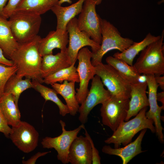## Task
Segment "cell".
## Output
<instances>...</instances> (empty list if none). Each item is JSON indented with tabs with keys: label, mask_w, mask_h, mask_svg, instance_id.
<instances>
[{
	"label": "cell",
	"mask_w": 164,
	"mask_h": 164,
	"mask_svg": "<svg viewBox=\"0 0 164 164\" xmlns=\"http://www.w3.org/2000/svg\"><path fill=\"white\" fill-rule=\"evenodd\" d=\"M37 35L32 40L23 43H19L10 60L18 68L16 74L18 76L29 78L43 83L41 74L42 57L39 50V44L41 39Z\"/></svg>",
	"instance_id": "obj_1"
},
{
	"label": "cell",
	"mask_w": 164,
	"mask_h": 164,
	"mask_svg": "<svg viewBox=\"0 0 164 164\" xmlns=\"http://www.w3.org/2000/svg\"><path fill=\"white\" fill-rule=\"evenodd\" d=\"M147 109V107L143 108L134 118L123 121L104 142L108 144H113L114 148H118L121 144L125 146L131 142L135 135L143 129H149L152 133H155L153 120L146 117Z\"/></svg>",
	"instance_id": "obj_2"
},
{
	"label": "cell",
	"mask_w": 164,
	"mask_h": 164,
	"mask_svg": "<svg viewBox=\"0 0 164 164\" xmlns=\"http://www.w3.org/2000/svg\"><path fill=\"white\" fill-rule=\"evenodd\" d=\"M163 30L161 38L149 44L141 51L133 65L140 74L161 76L164 73Z\"/></svg>",
	"instance_id": "obj_3"
},
{
	"label": "cell",
	"mask_w": 164,
	"mask_h": 164,
	"mask_svg": "<svg viewBox=\"0 0 164 164\" xmlns=\"http://www.w3.org/2000/svg\"><path fill=\"white\" fill-rule=\"evenodd\" d=\"M102 41L99 49L92 53L91 62L95 66L102 63L104 55L108 51L116 49L122 52L134 42L132 39L122 37L118 29L105 19H101Z\"/></svg>",
	"instance_id": "obj_4"
},
{
	"label": "cell",
	"mask_w": 164,
	"mask_h": 164,
	"mask_svg": "<svg viewBox=\"0 0 164 164\" xmlns=\"http://www.w3.org/2000/svg\"><path fill=\"white\" fill-rule=\"evenodd\" d=\"M9 18L11 30L18 43L29 41L38 35L41 23L40 15L14 12Z\"/></svg>",
	"instance_id": "obj_5"
},
{
	"label": "cell",
	"mask_w": 164,
	"mask_h": 164,
	"mask_svg": "<svg viewBox=\"0 0 164 164\" xmlns=\"http://www.w3.org/2000/svg\"><path fill=\"white\" fill-rule=\"evenodd\" d=\"M94 67L95 74L98 76L111 96L130 99L131 86L111 66L102 63Z\"/></svg>",
	"instance_id": "obj_6"
},
{
	"label": "cell",
	"mask_w": 164,
	"mask_h": 164,
	"mask_svg": "<svg viewBox=\"0 0 164 164\" xmlns=\"http://www.w3.org/2000/svg\"><path fill=\"white\" fill-rule=\"evenodd\" d=\"M130 99L113 96L102 104L101 115L103 124L113 132L125 121L129 108Z\"/></svg>",
	"instance_id": "obj_7"
},
{
	"label": "cell",
	"mask_w": 164,
	"mask_h": 164,
	"mask_svg": "<svg viewBox=\"0 0 164 164\" xmlns=\"http://www.w3.org/2000/svg\"><path fill=\"white\" fill-rule=\"evenodd\" d=\"M96 5L97 0H85L77 19V24L80 31L101 45L102 41L101 18L96 12Z\"/></svg>",
	"instance_id": "obj_8"
},
{
	"label": "cell",
	"mask_w": 164,
	"mask_h": 164,
	"mask_svg": "<svg viewBox=\"0 0 164 164\" xmlns=\"http://www.w3.org/2000/svg\"><path fill=\"white\" fill-rule=\"evenodd\" d=\"M68 33L69 45L67 52L71 65L75 63L79 50L86 46L91 47L92 53L97 52L100 45L96 43L79 29L77 18L75 17L71 20L67 25Z\"/></svg>",
	"instance_id": "obj_9"
},
{
	"label": "cell",
	"mask_w": 164,
	"mask_h": 164,
	"mask_svg": "<svg viewBox=\"0 0 164 164\" xmlns=\"http://www.w3.org/2000/svg\"><path fill=\"white\" fill-rule=\"evenodd\" d=\"M59 122L62 130L61 135L53 138L46 137L43 139L41 143L44 148L54 149L57 152V159L63 163L66 164L69 163L68 155L71 145L85 126L84 124H81L73 130L67 131L65 122L62 120Z\"/></svg>",
	"instance_id": "obj_10"
},
{
	"label": "cell",
	"mask_w": 164,
	"mask_h": 164,
	"mask_svg": "<svg viewBox=\"0 0 164 164\" xmlns=\"http://www.w3.org/2000/svg\"><path fill=\"white\" fill-rule=\"evenodd\" d=\"M92 56V52L86 47L81 49L77 55L78 65L76 70L80 84L79 88L77 90L76 97L79 104H82L85 100L89 91V81L95 75L94 67L91 62Z\"/></svg>",
	"instance_id": "obj_11"
},
{
	"label": "cell",
	"mask_w": 164,
	"mask_h": 164,
	"mask_svg": "<svg viewBox=\"0 0 164 164\" xmlns=\"http://www.w3.org/2000/svg\"><path fill=\"white\" fill-rule=\"evenodd\" d=\"M111 96L110 92L104 88L100 78L95 75L92 79L90 90L79 108L78 119L81 124H84L87 122L88 115L94 107L102 104Z\"/></svg>",
	"instance_id": "obj_12"
},
{
	"label": "cell",
	"mask_w": 164,
	"mask_h": 164,
	"mask_svg": "<svg viewBox=\"0 0 164 164\" xmlns=\"http://www.w3.org/2000/svg\"><path fill=\"white\" fill-rule=\"evenodd\" d=\"M9 138L20 150L28 153L38 146L39 134L33 126L21 121L17 125L12 127Z\"/></svg>",
	"instance_id": "obj_13"
},
{
	"label": "cell",
	"mask_w": 164,
	"mask_h": 164,
	"mask_svg": "<svg viewBox=\"0 0 164 164\" xmlns=\"http://www.w3.org/2000/svg\"><path fill=\"white\" fill-rule=\"evenodd\" d=\"M147 75V83L149 91L148 99L150 109L148 112H146L145 116L147 118L153 120L155 125V133L159 141L163 143L164 136L162 130L164 129L161 125V113L164 108L162 106H159L157 103L156 94L159 86L155 80L154 75Z\"/></svg>",
	"instance_id": "obj_14"
},
{
	"label": "cell",
	"mask_w": 164,
	"mask_h": 164,
	"mask_svg": "<svg viewBox=\"0 0 164 164\" xmlns=\"http://www.w3.org/2000/svg\"><path fill=\"white\" fill-rule=\"evenodd\" d=\"M69 163L71 164H91L92 162L91 147L86 137L77 136L70 147Z\"/></svg>",
	"instance_id": "obj_15"
},
{
	"label": "cell",
	"mask_w": 164,
	"mask_h": 164,
	"mask_svg": "<svg viewBox=\"0 0 164 164\" xmlns=\"http://www.w3.org/2000/svg\"><path fill=\"white\" fill-rule=\"evenodd\" d=\"M68 33L67 30L56 29L50 31L45 38H41L39 44V50L41 56L52 54L53 50L59 49L60 51L67 50L68 43Z\"/></svg>",
	"instance_id": "obj_16"
},
{
	"label": "cell",
	"mask_w": 164,
	"mask_h": 164,
	"mask_svg": "<svg viewBox=\"0 0 164 164\" xmlns=\"http://www.w3.org/2000/svg\"><path fill=\"white\" fill-rule=\"evenodd\" d=\"M146 130L147 129L142 130L134 141L124 146L123 147L113 148L109 145H105L103 147L102 151L105 154L120 157L122 164H127L134 157L144 152L142 150L141 144Z\"/></svg>",
	"instance_id": "obj_17"
},
{
	"label": "cell",
	"mask_w": 164,
	"mask_h": 164,
	"mask_svg": "<svg viewBox=\"0 0 164 164\" xmlns=\"http://www.w3.org/2000/svg\"><path fill=\"white\" fill-rule=\"evenodd\" d=\"M131 86L130 99L125 121H128L132 117L136 116L142 109L149 105L146 94L147 82L131 84Z\"/></svg>",
	"instance_id": "obj_18"
},
{
	"label": "cell",
	"mask_w": 164,
	"mask_h": 164,
	"mask_svg": "<svg viewBox=\"0 0 164 164\" xmlns=\"http://www.w3.org/2000/svg\"><path fill=\"white\" fill-rule=\"evenodd\" d=\"M67 51H60L55 55L53 54L42 57L41 74L43 79L64 68L70 66Z\"/></svg>",
	"instance_id": "obj_19"
},
{
	"label": "cell",
	"mask_w": 164,
	"mask_h": 164,
	"mask_svg": "<svg viewBox=\"0 0 164 164\" xmlns=\"http://www.w3.org/2000/svg\"><path fill=\"white\" fill-rule=\"evenodd\" d=\"M85 0H79L71 5L63 7L57 4L52 8L51 10L57 19L56 29L67 30L68 22L81 12Z\"/></svg>",
	"instance_id": "obj_20"
},
{
	"label": "cell",
	"mask_w": 164,
	"mask_h": 164,
	"mask_svg": "<svg viewBox=\"0 0 164 164\" xmlns=\"http://www.w3.org/2000/svg\"><path fill=\"white\" fill-rule=\"evenodd\" d=\"M51 85L57 94L64 99L70 114L73 116L75 115L78 111L80 106L76 97L75 82L65 80L62 84L56 83Z\"/></svg>",
	"instance_id": "obj_21"
},
{
	"label": "cell",
	"mask_w": 164,
	"mask_h": 164,
	"mask_svg": "<svg viewBox=\"0 0 164 164\" xmlns=\"http://www.w3.org/2000/svg\"><path fill=\"white\" fill-rule=\"evenodd\" d=\"M18 44L12 33L8 20L0 15V48L6 58L10 60Z\"/></svg>",
	"instance_id": "obj_22"
},
{
	"label": "cell",
	"mask_w": 164,
	"mask_h": 164,
	"mask_svg": "<svg viewBox=\"0 0 164 164\" xmlns=\"http://www.w3.org/2000/svg\"><path fill=\"white\" fill-rule=\"evenodd\" d=\"M161 35L155 36L148 33L141 41L133 43L122 52H117L113 56L125 61L129 65L133 66L134 59L138 53L151 43L159 39Z\"/></svg>",
	"instance_id": "obj_23"
},
{
	"label": "cell",
	"mask_w": 164,
	"mask_h": 164,
	"mask_svg": "<svg viewBox=\"0 0 164 164\" xmlns=\"http://www.w3.org/2000/svg\"><path fill=\"white\" fill-rule=\"evenodd\" d=\"M60 0H21L14 12L41 15L58 4Z\"/></svg>",
	"instance_id": "obj_24"
},
{
	"label": "cell",
	"mask_w": 164,
	"mask_h": 164,
	"mask_svg": "<svg viewBox=\"0 0 164 164\" xmlns=\"http://www.w3.org/2000/svg\"><path fill=\"white\" fill-rule=\"evenodd\" d=\"M0 108L9 125L16 126L20 121L18 106L12 94L4 93L0 97Z\"/></svg>",
	"instance_id": "obj_25"
},
{
	"label": "cell",
	"mask_w": 164,
	"mask_h": 164,
	"mask_svg": "<svg viewBox=\"0 0 164 164\" xmlns=\"http://www.w3.org/2000/svg\"><path fill=\"white\" fill-rule=\"evenodd\" d=\"M106 61L107 63L116 70L122 77L131 84L138 83L139 74L133 66H130L125 61L109 56Z\"/></svg>",
	"instance_id": "obj_26"
},
{
	"label": "cell",
	"mask_w": 164,
	"mask_h": 164,
	"mask_svg": "<svg viewBox=\"0 0 164 164\" xmlns=\"http://www.w3.org/2000/svg\"><path fill=\"white\" fill-rule=\"evenodd\" d=\"M32 84L31 79L18 76L16 74L12 76L6 82L4 88V93L12 95L16 104L18 102L21 93L25 90L32 88Z\"/></svg>",
	"instance_id": "obj_27"
},
{
	"label": "cell",
	"mask_w": 164,
	"mask_h": 164,
	"mask_svg": "<svg viewBox=\"0 0 164 164\" xmlns=\"http://www.w3.org/2000/svg\"><path fill=\"white\" fill-rule=\"evenodd\" d=\"M32 87L39 92L45 101H50L55 103L58 107L59 113L64 117L69 113L66 104H63L57 96V93L53 89L43 85L38 81L32 80Z\"/></svg>",
	"instance_id": "obj_28"
},
{
	"label": "cell",
	"mask_w": 164,
	"mask_h": 164,
	"mask_svg": "<svg viewBox=\"0 0 164 164\" xmlns=\"http://www.w3.org/2000/svg\"><path fill=\"white\" fill-rule=\"evenodd\" d=\"M73 63L70 66L62 69L43 79V83L48 85L67 80L69 82H79V76L76 68Z\"/></svg>",
	"instance_id": "obj_29"
},
{
	"label": "cell",
	"mask_w": 164,
	"mask_h": 164,
	"mask_svg": "<svg viewBox=\"0 0 164 164\" xmlns=\"http://www.w3.org/2000/svg\"><path fill=\"white\" fill-rule=\"evenodd\" d=\"M17 69L15 65L8 66L0 63V97L4 94L6 82L12 76L16 73Z\"/></svg>",
	"instance_id": "obj_30"
},
{
	"label": "cell",
	"mask_w": 164,
	"mask_h": 164,
	"mask_svg": "<svg viewBox=\"0 0 164 164\" xmlns=\"http://www.w3.org/2000/svg\"><path fill=\"white\" fill-rule=\"evenodd\" d=\"M83 129L85 130V136L88 139L91 145L92 156V164H101V157L99 155V152L95 147L93 141L85 127Z\"/></svg>",
	"instance_id": "obj_31"
},
{
	"label": "cell",
	"mask_w": 164,
	"mask_h": 164,
	"mask_svg": "<svg viewBox=\"0 0 164 164\" xmlns=\"http://www.w3.org/2000/svg\"><path fill=\"white\" fill-rule=\"evenodd\" d=\"M21 0H9L3 10L4 16L9 18L14 12L15 9Z\"/></svg>",
	"instance_id": "obj_32"
},
{
	"label": "cell",
	"mask_w": 164,
	"mask_h": 164,
	"mask_svg": "<svg viewBox=\"0 0 164 164\" xmlns=\"http://www.w3.org/2000/svg\"><path fill=\"white\" fill-rule=\"evenodd\" d=\"M12 128L9 127L0 108V132L7 137H9Z\"/></svg>",
	"instance_id": "obj_33"
},
{
	"label": "cell",
	"mask_w": 164,
	"mask_h": 164,
	"mask_svg": "<svg viewBox=\"0 0 164 164\" xmlns=\"http://www.w3.org/2000/svg\"><path fill=\"white\" fill-rule=\"evenodd\" d=\"M51 151L46 152H38L34 155L32 156L30 158L26 161L23 160L22 163L24 164H34L37 159L39 157L43 156L48 153H50Z\"/></svg>",
	"instance_id": "obj_34"
},
{
	"label": "cell",
	"mask_w": 164,
	"mask_h": 164,
	"mask_svg": "<svg viewBox=\"0 0 164 164\" xmlns=\"http://www.w3.org/2000/svg\"><path fill=\"white\" fill-rule=\"evenodd\" d=\"M0 63L8 66L14 65L13 62L6 57L2 50L0 48Z\"/></svg>",
	"instance_id": "obj_35"
},
{
	"label": "cell",
	"mask_w": 164,
	"mask_h": 164,
	"mask_svg": "<svg viewBox=\"0 0 164 164\" xmlns=\"http://www.w3.org/2000/svg\"><path fill=\"white\" fill-rule=\"evenodd\" d=\"M155 80L156 83L158 84L161 89L164 90V76H155Z\"/></svg>",
	"instance_id": "obj_36"
},
{
	"label": "cell",
	"mask_w": 164,
	"mask_h": 164,
	"mask_svg": "<svg viewBox=\"0 0 164 164\" xmlns=\"http://www.w3.org/2000/svg\"><path fill=\"white\" fill-rule=\"evenodd\" d=\"M157 100L162 104V106L164 108V91L157 93Z\"/></svg>",
	"instance_id": "obj_37"
},
{
	"label": "cell",
	"mask_w": 164,
	"mask_h": 164,
	"mask_svg": "<svg viewBox=\"0 0 164 164\" xmlns=\"http://www.w3.org/2000/svg\"><path fill=\"white\" fill-rule=\"evenodd\" d=\"M9 0H0V15L4 16L3 10L6 3Z\"/></svg>",
	"instance_id": "obj_38"
},
{
	"label": "cell",
	"mask_w": 164,
	"mask_h": 164,
	"mask_svg": "<svg viewBox=\"0 0 164 164\" xmlns=\"http://www.w3.org/2000/svg\"><path fill=\"white\" fill-rule=\"evenodd\" d=\"M142 74V75L140 74L138 77V83H143L147 82V75L143 74Z\"/></svg>",
	"instance_id": "obj_39"
},
{
	"label": "cell",
	"mask_w": 164,
	"mask_h": 164,
	"mask_svg": "<svg viewBox=\"0 0 164 164\" xmlns=\"http://www.w3.org/2000/svg\"><path fill=\"white\" fill-rule=\"evenodd\" d=\"M67 2L69 4H71L72 1L71 0H60L58 2V5H61L64 2Z\"/></svg>",
	"instance_id": "obj_40"
},
{
	"label": "cell",
	"mask_w": 164,
	"mask_h": 164,
	"mask_svg": "<svg viewBox=\"0 0 164 164\" xmlns=\"http://www.w3.org/2000/svg\"><path fill=\"white\" fill-rule=\"evenodd\" d=\"M100 1H101L102 0H99Z\"/></svg>",
	"instance_id": "obj_41"
}]
</instances>
